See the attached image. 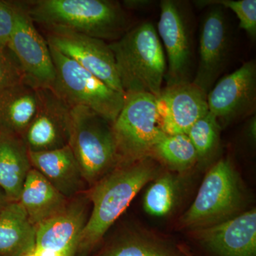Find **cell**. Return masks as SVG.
<instances>
[{
    "instance_id": "4316f807",
    "label": "cell",
    "mask_w": 256,
    "mask_h": 256,
    "mask_svg": "<svg viewBox=\"0 0 256 256\" xmlns=\"http://www.w3.org/2000/svg\"><path fill=\"white\" fill-rule=\"evenodd\" d=\"M25 82L22 72L8 46H0V94Z\"/></svg>"
},
{
    "instance_id": "52a82bcc",
    "label": "cell",
    "mask_w": 256,
    "mask_h": 256,
    "mask_svg": "<svg viewBox=\"0 0 256 256\" xmlns=\"http://www.w3.org/2000/svg\"><path fill=\"white\" fill-rule=\"evenodd\" d=\"M48 46L56 74L54 92L70 108H87L112 124L124 106V94Z\"/></svg>"
},
{
    "instance_id": "30bf717a",
    "label": "cell",
    "mask_w": 256,
    "mask_h": 256,
    "mask_svg": "<svg viewBox=\"0 0 256 256\" xmlns=\"http://www.w3.org/2000/svg\"><path fill=\"white\" fill-rule=\"evenodd\" d=\"M156 32L168 58L166 87L192 82L193 60L190 34L186 18L176 2L163 0L160 2Z\"/></svg>"
},
{
    "instance_id": "ac0fdd59",
    "label": "cell",
    "mask_w": 256,
    "mask_h": 256,
    "mask_svg": "<svg viewBox=\"0 0 256 256\" xmlns=\"http://www.w3.org/2000/svg\"><path fill=\"white\" fill-rule=\"evenodd\" d=\"M32 166L22 138L0 130V188L10 202L20 195Z\"/></svg>"
},
{
    "instance_id": "7402d4cb",
    "label": "cell",
    "mask_w": 256,
    "mask_h": 256,
    "mask_svg": "<svg viewBox=\"0 0 256 256\" xmlns=\"http://www.w3.org/2000/svg\"><path fill=\"white\" fill-rule=\"evenodd\" d=\"M96 256H186L175 245L148 230H134L114 239Z\"/></svg>"
},
{
    "instance_id": "7c38bea8",
    "label": "cell",
    "mask_w": 256,
    "mask_h": 256,
    "mask_svg": "<svg viewBox=\"0 0 256 256\" xmlns=\"http://www.w3.org/2000/svg\"><path fill=\"white\" fill-rule=\"evenodd\" d=\"M208 110L220 124L252 114L256 105V64L246 62L214 84L207 94Z\"/></svg>"
},
{
    "instance_id": "8992f818",
    "label": "cell",
    "mask_w": 256,
    "mask_h": 256,
    "mask_svg": "<svg viewBox=\"0 0 256 256\" xmlns=\"http://www.w3.org/2000/svg\"><path fill=\"white\" fill-rule=\"evenodd\" d=\"M112 128L118 165L150 156L153 146L166 134L160 126L156 98L144 92L124 94V106Z\"/></svg>"
},
{
    "instance_id": "cb8c5ba5",
    "label": "cell",
    "mask_w": 256,
    "mask_h": 256,
    "mask_svg": "<svg viewBox=\"0 0 256 256\" xmlns=\"http://www.w3.org/2000/svg\"><path fill=\"white\" fill-rule=\"evenodd\" d=\"M178 184L174 175L160 172L146 190L143 206L146 213L156 217L169 214L178 201Z\"/></svg>"
},
{
    "instance_id": "1f68e13d",
    "label": "cell",
    "mask_w": 256,
    "mask_h": 256,
    "mask_svg": "<svg viewBox=\"0 0 256 256\" xmlns=\"http://www.w3.org/2000/svg\"><path fill=\"white\" fill-rule=\"evenodd\" d=\"M34 250H32V252H28V254H26V255H24V256H36L35 255L34 252Z\"/></svg>"
},
{
    "instance_id": "4fadbf2b",
    "label": "cell",
    "mask_w": 256,
    "mask_h": 256,
    "mask_svg": "<svg viewBox=\"0 0 256 256\" xmlns=\"http://www.w3.org/2000/svg\"><path fill=\"white\" fill-rule=\"evenodd\" d=\"M230 50L228 23L223 8L210 6L202 24L198 67L192 82L208 94L225 67Z\"/></svg>"
},
{
    "instance_id": "277c9868",
    "label": "cell",
    "mask_w": 256,
    "mask_h": 256,
    "mask_svg": "<svg viewBox=\"0 0 256 256\" xmlns=\"http://www.w3.org/2000/svg\"><path fill=\"white\" fill-rule=\"evenodd\" d=\"M246 197L242 182L228 159H222L207 172L191 206L178 220L190 232L207 228L245 212Z\"/></svg>"
},
{
    "instance_id": "8fae6325",
    "label": "cell",
    "mask_w": 256,
    "mask_h": 256,
    "mask_svg": "<svg viewBox=\"0 0 256 256\" xmlns=\"http://www.w3.org/2000/svg\"><path fill=\"white\" fill-rule=\"evenodd\" d=\"M40 102L22 140L28 152L52 150L68 146L72 108L52 89H40Z\"/></svg>"
},
{
    "instance_id": "e0dca14e",
    "label": "cell",
    "mask_w": 256,
    "mask_h": 256,
    "mask_svg": "<svg viewBox=\"0 0 256 256\" xmlns=\"http://www.w3.org/2000/svg\"><path fill=\"white\" fill-rule=\"evenodd\" d=\"M32 168L68 200L84 193L86 186L82 170L70 146L52 150L28 152Z\"/></svg>"
},
{
    "instance_id": "2e32d148",
    "label": "cell",
    "mask_w": 256,
    "mask_h": 256,
    "mask_svg": "<svg viewBox=\"0 0 256 256\" xmlns=\"http://www.w3.org/2000/svg\"><path fill=\"white\" fill-rule=\"evenodd\" d=\"M192 235L214 256H256V208Z\"/></svg>"
},
{
    "instance_id": "9a60e30c",
    "label": "cell",
    "mask_w": 256,
    "mask_h": 256,
    "mask_svg": "<svg viewBox=\"0 0 256 256\" xmlns=\"http://www.w3.org/2000/svg\"><path fill=\"white\" fill-rule=\"evenodd\" d=\"M161 129L166 134H185L210 112L207 94L192 82L162 88L156 98Z\"/></svg>"
},
{
    "instance_id": "ba28073f",
    "label": "cell",
    "mask_w": 256,
    "mask_h": 256,
    "mask_svg": "<svg viewBox=\"0 0 256 256\" xmlns=\"http://www.w3.org/2000/svg\"><path fill=\"white\" fill-rule=\"evenodd\" d=\"M16 4V24L8 48L18 62L25 82L37 89L54 90L56 74L50 46L22 4Z\"/></svg>"
},
{
    "instance_id": "83f0119b",
    "label": "cell",
    "mask_w": 256,
    "mask_h": 256,
    "mask_svg": "<svg viewBox=\"0 0 256 256\" xmlns=\"http://www.w3.org/2000/svg\"><path fill=\"white\" fill-rule=\"evenodd\" d=\"M16 3L0 0V46H8L16 24Z\"/></svg>"
},
{
    "instance_id": "4dcf8cb0",
    "label": "cell",
    "mask_w": 256,
    "mask_h": 256,
    "mask_svg": "<svg viewBox=\"0 0 256 256\" xmlns=\"http://www.w3.org/2000/svg\"><path fill=\"white\" fill-rule=\"evenodd\" d=\"M184 252L185 254H186V256H193L191 252H190V250L188 249H186V248L184 247Z\"/></svg>"
},
{
    "instance_id": "7a4b0ae2",
    "label": "cell",
    "mask_w": 256,
    "mask_h": 256,
    "mask_svg": "<svg viewBox=\"0 0 256 256\" xmlns=\"http://www.w3.org/2000/svg\"><path fill=\"white\" fill-rule=\"evenodd\" d=\"M20 4L34 23L46 28H63L104 41H116L126 33V15L114 2L34 0Z\"/></svg>"
},
{
    "instance_id": "ffe728a7",
    "label": "cell",
    "mask_w": 256,
    "mask_h": 256,
    "mask_svg": "<svg viewBox=\"0 0 256 256\" xmlns=\"http://www.w3.org/2000/svg\"><path fill=\"white\" fill-rule=\"evenodd\" d=\"M69 200L36 169L32 168L25 180L20 202L34 226L60 213Z\"/></svg>"
},
{
    "instance_id": "d4e9b609",
    "label": "cell",
    "mask_w": 256,
    "mask_h": 256,
    "mask_svg": "<svg viewBox=\"0 0 256 256\" xmlns=\"http://www.w3.org/2000/svg\"><path fill=\"white\" fill-rule=\"evenodd\" d=\"M220 129L216 117L208 112L186 133L196 150L198 160L208 158L216 150L220 143Z\"/></svg>"
},
{
    "instance_id": "d6986e66",
    "label": "cell",
    "mask_w": 256,
    "mask_h": 256,
    "mask_svg": "<svg viewBox=\"0 0 256 256\" xmlns=\"http://www.w3.org/2000/svg\"><path fill=\"white\" fill-rule=\"evenodd\" d=\"M40 89L23 82L0 94V130L22 137L36 114Z\"/></svg>"
},
{
    "instance_id": "9c48e42d",
    "label": "cell",
    "mask_w": 256,
    "mask_h": 256,
    "mask_svg": "<svg viewBox=\"0 0 256 256\" xmlns=\"http://www.w3.org/2000/svg\"><path fill=\"white\" fill-rule=\"evenodd\" d=\"M47 30L46 40L50 46L94 74L111 88L124 94L109 44L63 28Z\"/></svg>"
},
{
    "instance_id": "603a6c76",
    "label": "cell",
    "mask_w": 256,
    "mask_h": 256,
    "mask_svg": "<svg viewBox=\"0 0 256 256\" xmlns=\"http://www.w3.org/2000/svg\"><path fill=\"white\" fill-rule=\"evenodd\" d=\"M150 156L178 172L188 171L198 161L196 150L185 134H165L153 146Z\"/></svg>"
},
{
    "instance_id": "3957f363",
    "label": "cell",
    "mask_w": 256,
    "mask_h": 256,
    "mask_svg": "<svg viewBox=\"0 0 256 256\" xmlns=\"http://www.w3.org/2000/svg\"><path fill=\"white\" fill-rule=\"evenodd\" d=\"M109 46L124 94L144 92L159 97L166 65L162 45L152 23L140 24Z\"/></svg>"
},
{
    "instance_id": "484cf974",
    "label": "cell",
    "mask_w": 256,
    "mask_h": 256,
    "mask_svg": "<svg viewBox=\"0 0 256 256\" xmlns=\"http://www.w3.org/2000/svg\"><path fill=\"white\" fill-rule=\"evenodd\" d=\"M195 4L200 8L218 6L232 10L238 18L239 26L252 40L256 38V0H198Z\"/></svg>"
},
{
    "instance_id": "5b68a950",
    "label": "cell",
    "mask_w": 256,
    "mask_h": 256,
    "mask_svg": "<svg viewBox=\"0 0 256 256\" xmlns=\"http://www.w3.org/2000/svg\"><path fill=\"white\" fill-rule=\"evenodd\" d=\"M68 146L92 188L118 165L112 122L87 108H72Z\"/></svg>"
},
{
    "instance_id": "6da1fadb",
    "label": "cell",
    "mask_w": 256,
    "mask_h": 256,
    "mask_svg": "<svg viewBox=\"0 0 256 256\" xmlns=\"http://www.w3.org/2000/svg\"><path fill=\"white\" fill-rule=\"evenodd\" d=\"M160 172L152 156L120 164L88 192L92 208L79 238L75 256H88L98 246L111 226L146 185Z\"/></svg>"
},
{
    "instance_id": "44dd1931",
    "label": "cell",
    "mask_w": 256,
    "mask_h": 256,
    "mask_svg": "<svg viewBox=\"0 0 256 256\" xmlns=\"http://www.w3.org/2000/svg\"><path fill=\"white\" fill-rule=\"evenodd\" d=\"M36 247V226L18 202L0 212V256H24Z\"/></svg>"
},
{
    "instance_id": "f1b7e54d",
    "label": "cell",
    "mask_w": 256,
    "mask_h": 256,
    "mask_svg": "<svg viewBox=\"0 0 256 256\" xmlns=\"http://www.w3.org/2000/svg\"><path fill=\"white\" fill-rule=\"evenodd\" d=\"M152 2L150 0H127L124 2V4L130 9L138 10L148 8Z\"/></svg>"
},
{
    "instance_id": "f546056e",
    "label": "cell",
    "mask_w": 256,
    "mask_h": 256,
    "mask_svg": "<svg viewBox=\"0 0 256 256\" xmlns=\"http://www.w3.org/2000/svg\"><path fill=\"white\" fill-rule=\"evenodd\" d=\"M9 198L5 194L4 192L0 188V212L4 208L5 206H8L10 203Z\"/></svg>"
},
{
    "instance_id": "5bb4252c",
    "label": "cell",
    "mask_w": 256,
    "mask_h": 256,
    "mask_svg": "<svg viewBox=\"0 0 256 256\" xmlns=\"http://www.w3.org/2000/svg\"><path fill=\"white\" fill-rule=\"evenodd\" d=\"M90 198L82 193L69 200L60 213L36 226V248L75 256L89 217Z\"/></svg>"
}]
</instances>
